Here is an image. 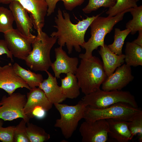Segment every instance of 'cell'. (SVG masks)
<instances>
[{
    "mask_svg": "<svg viewBox=\"0 0 142 142\" xmlns=\"http://www.w3.org/2000/svg\"><path fill=\"white\" fill-rule=\"evenodd\" d=\"M101 14L87 17L74 24L70 21L69 14L59 8L54 18L56 25L53 26L57 31L52 33L50 36L57 38L59 46L63 47L65 45L69 54L72 53L73 48L77 52H80V47L85 42L84 36L87 29L93 20Z\"/></svg>",
    "mask_w": 142,
    "mask_h": 142,
    "instance_id": "cell-1",
    "label": "cell"
},
{
    "mask_svg": "<svg viewBox=\"0 0 142 142\" xmlns=\"http://www.w3.org/2000/svg\"><path fill=\"white\" fill-rule=\"evenodd\" d=\"M82 92L85 95L100 89L107 76L103 62L98 57L92 56L81 59L75 74Z\"/></svg>",
    "mask_w": 142,
    "mask_h": 142,
    "instance_id": "cell-2",
    "label": "cell"
},
{
    "mask_svg": "<svg viewBox=\"0 0 142 142\" xmlns=\"http://www.w3.org/2000/svg\"><path fill=\"white\" fill-rule=\"evenodd\" d=\"M131 8L114 16L104 17L100 16L95 19L90 26L91 37L82 47L85 49V52L79 54V58L81 59L89 58L93 56L94 50L97 49L99 46H103L106 35L111 32L116 24L123 19L125 14L130 12Z\"/></svg>",
    "mask_w": 142,
    "mask_h": 142,
    "instance_id": "cell-3",
    "label": "cell"
},
{
    "mask_svg": "<svg viewBox=\"0 0 142 142\" xmlns=\"http://www.w3.org/2000/svg\"><path fill=\"white\" fill-rule=\"evenodd\" d=\"M57 41L56 37H49L42 30L38 32L32 43V51L25 60L27 65L36 72L48 70L52 63L50 51Z\"/></svg>",
    "mask_w": 142,
    "mask_h": 142,
    "instance_id": "cell-4",
    "label": "cell"
},
{
    "mask_svg": "<svg viewBox=\"0 0 142 142\" xmlns=\"http://www.w3.org/2000/svg\"><path fill=\"white\" fill-rule=\"evenodd\" d=\"M86 106L101 108L114 104L125 103L138 108L135 97L130 92L122 90L106 91L100 89L85 95L81 99Z\"/></svg>",
    "mask_w": 142,
    "mask_h": 142,
    "instance_id": "cell-5",
    "label": "cell"
},
{
    "mask_svg": "<svg viewBox=\"0 0 142 142\" xmlns=\"http://www.w3.org/2000/svg\"><path fill=\"white\" fill-rule=\"evenodd\" d=\"M53 104L60 115V118L56 120L54 126L60 129L65 138H69L76 130L79 121L83 118L86 106L82 100L74 105L60 103Z\"/></svg>",
    "mask_w": 142,
    "mask_h": 142,
    "instance_id": "cell-6",
    "label": "cell"
},
{
    "mask_svg": "<svg viewBox=\"0 0 142 142\" xmlns=\"http://www.w3.org/2000/svg\"><path fill=\"white\" fill-rule=\"evenodd\" d=\"M141 110L129 104L119 102L101 108L86 106L83 118L92 121L99 119H117L128 121L134 115Z\"/></svg>",
    "mask_w": 142,
    "mask_h": 142,
    "instance_id": "cell-7",
    "label": "cell"
},
{
    "mask_svg": "<svg viewBox=\"0 0 142 142\" xmlns=\"http://www.w3.org/2000/svg\"><path fill=\"white\" fill-rule=\"evenodd\" d=\"M27 101L26 96L19 93L3 96L0 102V119L5 121L21 118L29 122L30 119L23 110Z\"/></svg>",
    "mask_w": 142,
    "mask_h": 142,
    "instance_id": "cell-8",
    "label": "cell"
},
{
    "mask_svg": "<svg viewBox=\"0 0 142 142\" xmlns=\"http://www.w3.org/2000/svg\"><path fill=\"white\" fill-rule=\"evenodd\" d=\"M4 34V40L13 55L25 60L32 51V43L36 36L33 34L29 36H24L17 29Z\"/></svg>",
    "mask_w": 142,
    "mask_h": 142,
    "instance_id": "cell-9",
    "label": "cell"
},
{
    "mask_svg": "<svg viewBox=\"0 0 142 142\" xmlns=\"http://www.w3.org/2000/svg\"><path fill=\"white\" fill-rule=\"evenodd\" d=\"M108 123L104 119L85 121L79 129L82 142H106L108 139Z\"/></svg>",
    "mask_w": 142,
    "mask_h": 142,
    "instance_id": "cell-10",
    "label": "cell"
},
{
    "mask_svg": "<svg viewBox=\"0 0 142 142\" xmlns=\"http://www.w3.org/2000/svg\"><path fill=\"white\" fill-rule=\"evenodd\" d=\"M17 1L30 14L34 28L37 32L42 30L45 24L48 6L45 0H0V3L9 4Z\"/></svg>",
    "mask_w": 142,
    "mask_h": 142,
    "instance_id": "cell-11",
    "label": "cell"
},
{
    "mask_svg": "<svg viewBox=\"0 0 142 142\" xmlns=\"http://www.w3.org/2000/svg\"><path fill=\"white\" fill-rule=\"evenodd\" d=\"M131 66L124 64L118 67L114 72L107 77L102 85V90H121L134 79Z\"/></svg>",
    "mask_w": 142,
    "mask_h": 142,
    "instance_id": "cell-12",
    "label": "cell"
},
{
    "mask_svg": "<svg viewBox=\"0 0 142 142\" xmlns=\"http://www.w3.org/2000/svg\"><path fill=\"white\" fill-rule=\"evenodd\" d=\"M23 88L31 89L27 83L16 73L11 63L0 66V88L10 95L17 89Z\"/></svg>",
    "mask_w": 142,
    "mask_h": 142,
    "instance_id": "cell-13",
    "label": "cell"
},
{
    "mask_svg": "<svg viewBox=\"0 0 142 142\" xmlns=\"http://www.w3.org/2000/svg\"><path fill=\"white\" fill-rule=\"evenodd\" d=\"M55 60L52 63L51 67L57 78H60L62 73H71L75 74L78 67V59L76 57H70L59 46L55 48Z\"/></svg>",
    "mask_w": 142,
    "mask_h": 142,
    "instance_id": "cell-14",
    "label": "cell"
},
{
    "mask_svg": "<svg viewBox=\"0 0 142 142\" xmlns=\"http://www.w3.org/2000/svg\"><path fill=\"white\" fill-rule=\"evenodd\" d=\"M9 8L16 24L17 29L23 35L29 36L33 27L32 22L27 11L17 1L11 2Z\"/></svg>",
    "mask_w": 142,
    "mask_h": 142,
    "instance_id": "cell-15",
    "label": "cell"
},
{
    "mask_svg": "<svg viewBox=\"0 0 142 142\" xmlns=\"http://www.w3.org/2000/svg\"><path fill=\"white\" fill-rule=\"evenodd\" d=\"M29 90L27 93V101L23 110L24 114L30 119L31 113L35 107L41 106L47 111L52 108L53 104L39 88H31Z\"/></svg>",
    "mask_w": 142,
    "mask_h": 142,
    "instance_id": "cell-16",
    "label": "cell"
},
{
    "mask_svg": "<svg viewBox=\"0 0 142 142\" xmlns=\"http://www.w3.org/2000/svg\"><path fill=\"white\" fill-rule=\"evenodd\" d=\"M48 78L43 80L38 87L42 90L49 102L53 104L62 103L66 99L60 86L58 85L57 78L48 70L45 72Z\"/></svg>",
    "mask_w": 142,
    "mask_h": 142,
    "instance_id": "cell-17",
    "label": "cell"
},
{
    "mask_svg": "<svg viewBox=\"0 0 142 142\" xmlns=\"http://www.w3.org/2000/svg\"><path fill=\"white\" fill-rule=\"evenodd\" d=\"M106 120L108 125V136L118 142H128L132 139L127 121L117 119Z\"/></svg>",
    "mask_w": 142,
    "mask_h": 142,
    "instance_id": "cell-18",
    "label": "cell"
},
{
    "mask_svg": "<svg viewBox=\"0 0 142 142\" xmlns=\"http://www.w3.org/2000/svg\"><path fill=\"white\" fill-rule=\"evenodd\" d=\"M99 53L102 58L103 68L107 77L114 73L125 61V54H116L105 44L103 46H100Z\"/></svg>",
    "mask_w": 142,
    "mask_h": 142,
    "instance_id": "cell-19",
    "label": "cell"
},
{
    "mask_svg": "<svg viewBox=\"0 0 142 142\" xmlns=\"http://www.w3.org/2000/svg\"><path fill=\"white\" fill-rule=\"evenodd\" d=\"M61 79L60 86L63 94L66 98L74 99L80 94L79 85L77 78L74 74L68 73Z\"/></svg>",
    "mask_w": 142,
    "mask_h": 142,
    "instance_id": "cell-20",
    "label": "cell"
},
{
    "mask_svg": "<svg viewBox=\"0 0 142 142\" xmlns=\"http://www.w3.org/2000/svg\"><path fill=\"white\" fill-rule=\"evenodd\" d=\"M125 61L130 66L142 65V46L133 42H127L125 49Z\"/></svg>",
    "mask_w": 142,
    "mask_h": 142,
    "instance_id": "cell-21",
    "label": "cell"
},
{
    "mask_svg": "<svg viewBox=\"0 0 142 142\" xmlns=\"http://www.w3.org/2000/svg\"><path fill=\"white\" fill-rule=\"evenodd\" d=\"M13 66L16 73L27 83L31 88L38 87L44 80L41 74L26 70L16 63Z\"/></svg>",
    "mask_w": 142,
    "mask_h": 142,
    "instance_id": "cell-22",
    "label": "cell"
},
{
    "mask_svg": "<svg viewBox=\"0 0 142 142\" xmlns=\"http://www.w3.org/2000/svg\"><path fill=\"white\" fill-rule=\"evenodd\" d=\"M27 133L30 142H44L48 140L50 135L42 128L28 122Z\"/></svg>",
    "mask_w": 142,
    "mask_h": 142,
    "instance_id": "cell-23",
    "label": "cell"
},
{
    "mask_svg": "<svg viewBox=\"0 0 142 142\" xmlns=\"http://www.w3.org/2000/svg\"><path fill=\"white\" fill-rule=\"evenodd\" d=\"M130 12L133 18L126 24L125 27L130 30L131 34L134 35L142 30V6L132 8Z\"/></svg>",
    "mask_w": 142,
    "mask_h": 142,
    "instance_id": "cell-24",
    "label": "cell"
},
{
    "mask_svg": "<svg viewBox=\"0 0 142 142\" xmlns=\"http://www.w3.org/2000/svg\"><path fill=\"white\" fill-rule=\"evenodd\" d=\"M130 32L128 29L121 31L119 28H115L114 41L112 44L107 45L108 48L116 54H122V49L125 40Z\"/></svg>",
    "mask_w": 142,
    "mask_h": 142,
    "instance_id": "cell-25",
    "label": "cell"
},
{
    "mask_svg": "<svg viewBox=\"0 0 142 142\" xmlns=\"http://www.w3.org/2000/svg\"><path fill=\"white\" fill-rule=\"evenodd\" d=\"M128 128L133 137L137 135L139 142H142V111L137 113L127 121Z\"/></svg>",
    "mask_w": 142,
    "mask_h": 142,
    "instance_id": "cell-26",
    "label": "cell"
},
{
    "mask_svg": "<svg viewBox=\"0 0 142 142\" xmlns=\"http://www.w3.org/2000/svg\"><path fill=\"white\" fill-rule=\"evenodd\" d=\"M14 21L12 14L10 9L0 6V32L4 33L13 29Z\"/></svg>",
    "mask_w": 142,
    "mask_h": 142,
    "instance_id": "cell-27",
    "label": "cell"
},
{
    "mask_svg": "<svg viewBox=\"0 0 142 142\" xmlns=\"http://www.w3.org/2000/svg\"><path fill=\"white\" fill-rule=\"evenodd\" d=\"M137 6L134 0H117L115 5L109 8L106 13L108 16L113 17L127 9Z\"/></svg>",
    "mask_w": 142,
    "mask_h": 142,
    "instance_id": "cell-28",
    "label": "cell"
},
{
    "mask_svg": "<svg viewBox=\"0 0 142 142\" xmlns=\"http://www.w3.org/2000/svg\"><path fill=\"white\" fill-rule=\"evenodd\" d=\"M116 0H89L88 4L82 10L85 13L89 14L102 7L109 8L115 5Z\"/></svg>",
    "mask_w": 142,
    "mask_h": 142,
    "instance_id": "cell-29",
    "label": "cell"
},
{
    "mask_svg": "<svg viewBox=\"0 0 142 142\" xmlns=\"http://www.w3.org/2000/svg\"><path fill=\"white\" fill-rule=\"evenodd\" d=\"M26 122L23 119L15 126L14 132V142H30L27 133Z\"/></svg>",
    "mask_w": 142,
    "mask_h": 142,
    "instance_id": "cell-30",
    "label": "cell"
},
{
    "mask_svg": "<svg viewBox=\"0 0 142 142\" xmlns=\"http://www.w3.org/2000/svg\"><path fill=\"white\" fill-rule=\"evenodd\" d=\"M3 121L0 119V140L3 142H14L13 134L15 126L3 127Z\"/></svg>",
    "mask_w": 142,
    "mask_h": 142,
    "instance_id": "cell-31",
    "label": "cell"
},
{
    "mask_svg": "<svg viewBox=\"0 0 142 142\" xmlns=\"http://www.w3.org/2000/svg\"><path fill=\"white\" fill-rule=\"evenodd\" d=\"M63 2L64 6L65 9L71 11L77 6L81 5L85 0H59Z\"/></svg>",
    "mask_w": 142,
    "mask_h": 142,
    "instance_id": "cell-32",
    "label": "cell"
},
{
    "mask_svg": "<svg viewBox=\"0 0 142 142\" xmlns=\"http://www.w3.org/2000/svg\"><path fill=\"white\" fill-rule=\"evenodd\" d=\"M46 111L41 106H38L33 110L30 115V118L35 117L38 119H42L45 116Z\"/></svg>",
    "mask_w": 142,
    "mask_h": 142,
    "instance_id": "cell-33",
    "label": "cell"
},
{
    "mask_svg": "<svg viewBox=\"0 0 142 142\" xmlns=\"http://www.w3.org/2000/svg\"><path fill=\"white\" fill-rule=\"evenodd\" d=\"M6 54L8 58L13 60V55L8 48L6 44L3 39L0 40V55Z\"/></svg>",
    "mask_w": 142,
    "mask_h": 142,
    "instance_id": "cell-34",
    "label": "cell"
},
{
    "mask_svg": "<svg viewBox=\"0 0 142 142\" xmlns=\"http://www.w3.org/2000/svg\"><path fill=\"white\" fill-rule=\"evenodd\" d=\"M47 4L48 9L47 15L49 16L54 12L57 3L59 0H45Z\"/></svg>",
    "mask_w": 142,
    "mask_h": 142,
    "instance_id": "cell-35",
    "label": "cell"
},
{
    "mask_svg": "<svg viewBox=\"0 0 142 142\" xmlns=\"http://www.w3.org/2000/svg\"><path fill=\"white\" fill-rule=\"evenodd\" d=\"M139 35L137 38L133 42L134 43L142 46V30L138 31Z\"/></svg>",
    "mask_w": 142,
    "mask_h": 142,
    "instance_id": "cell-36",
    "label": "cell"
},
{
    "mask_svg": "<svg viewBox=\"0 0 142 142\" xmlns=\"http://www.w3.org/2000/svg\"><path fill=\"white\" fill-rule=\"evenodd\" d=\"M134 0V1H135L136 2H138V1H139L140 0Z\"/></svg>",
    "mask_w": 142,
    "mask_h": 142,
    "instance_id": "cell-37",
    "label": "cell"
},
{
    "mask_svg": "<svg viewBox=\"0 0 142 142\" xmlns=\"http://www.w3.org/2000/svg\"><path fill=\"white\" fill-rule=\"evenodd\" d=\"M1 105V103L0 102V106Z\"/></svg>",
    "mask_w": 142,
    "mask_h": 142,
    "instance_id": "cell-38",
    "label": "cell"
}]
</instances>
